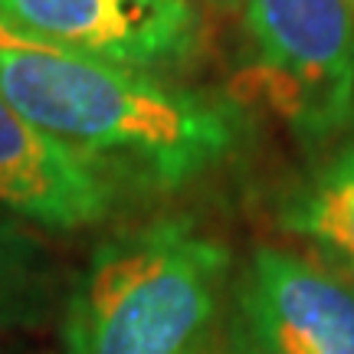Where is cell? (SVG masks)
I'll use <instances>...</instances> for the list:
<instances>
[{
	"label": "cell",
	"instance_id": "7a4b0ae2",
	"mask_svg": "<svg viewBox=\"0 0 354 354\" xmlns=\"http://www.w3.org/2000/svg\"><path fill=\"white\" fill-rule=\"evenodd\" d=\"M233 253L187 216L102 240L66 295L63 354H210Z\"/></svg>",
	"mask_w": 354,
	"mask_h": 354
},
{
	"label": "cell",
	"instance_id": "9c48e42d",
	"mask_svg": "<svg viewBox=\"0 0 354 354\" xmlns=\"http://www.w3.org/2000/svg\"><path fill=\"white\" fill-rule=\"evenodd\" d=\"M207 3L220 13H240V0H207Z\"/></svg>",
	"mask_w": 354,
	"mask_h": 354
},
{
	"label": "cell",
	"instance_id": "52a82bcc",
	"mask_svg": "<svg viewBox=\"0 0 354 354\" xmlns=\"http://www.w3.org/2000/svg\"><path fill=\"white\" fill-rule=\"evenodd\" d=\"M276 223L354 279V135L325 148L279 194Z\"/></svg>",
	"mask_w": 354,
	"mask_h": 354
},
{
	"label": "cell",
	"instance_id": "5b68a950",
	"mask_svg": "<svg viewBox=\"0 0 354 354\" xmlns=\"http://www.w3.org/2000/svg\"><path fill=\"white\" fill-rule=\"evenodd\" d=\"M0 20L53 46L161 76L187 66L203 43L194 0H0Z\"/></svg>",
	"mask_w": 354,
	"mask_h": 354
},
{
	"label": "cell",
	"instance_id": "6da1fadb",
	"mask_svg": "<svg viewBox=\"0 0 354 354\" xmlns=\"http://www.w3.org/2000/svg\"><path fill=\"white\" fill-rule=\"evenodd\" d=\"M0 88L30 122L115 184L187 187L227 165L246 138V118L227 95L53 46L3 20Z\"/></svg>",
	"mask_w": 354,
	"mask_h": 354
},
{
	"label": "cell",
	"instance_id": "ba28073f",
	"mask_svg": "<svg viewBox=\"0 0 354 354\" xmlns=\"http://www.w3.org/2000/svg\"><path fill=\"white\" fill-rule=\"evenodd\" d=\"M46 299V269L37 243L13 216L0 214V331L33 322Z\"/></svg>",
	"mask_w": 354,
	"mask_h": 354
},
{
	"label": "cell",
	"instance_id": "3957f363",
	"mask_svg": "<svg viewBox=\"0 0 354 354\" xmlns=\"http://www.w3.org/2000/svg\"><path fill=\"white\" fill-rule=\"evenodd\" d=\"M253 79L308 151L354 135V10L348 0H240Z\"/></svg>",
	"mask_w": 354,
	"mask_h": 354
},
{
	"label": "cell",
	"instance_id": "30bf717a",
	"mask_svg": "<svg viewBox=\"0 0 354 354\" xmlns=\"http://www.w3.org/2000/svg\"><path fill=\"white\" fill-rule=\"evenodd\" d=\"M348 3H351V10H354V0H348Z\"/></svg>",
	"mask_w": 354,
	"mask_h": 354
},
{
	"label": "cell",
	"instance_id": "8992f818",
	"mask_svg": "<svg viewBox=\"0 0 354 354\" xmlns=\"http://www.w3.org/2000/svg\"><path fill=\"white\" fill-rule=\"evenodd\" d=\"M118 184L102 167L30 122L0 88V214L20 223L79 233L115 210Z\"/></svg>",
	"mask_w": 354,
	"mask_h": 354
},
{
	"label": "cell",
	"instance_id": "277c9868",
	"mask_svg": "<svg viewBox=\"0 0 354 354\" xmlns=\"http://www.w3.org/2000/svg\"><path fill=\"white\" fill-rule=\"evenodd\" d=\"M233 354H354V279L279 246H259L230 292Z\"/></svg>",
	"mask_w": 354,
	"mask_h": 354
}]
</instances>
